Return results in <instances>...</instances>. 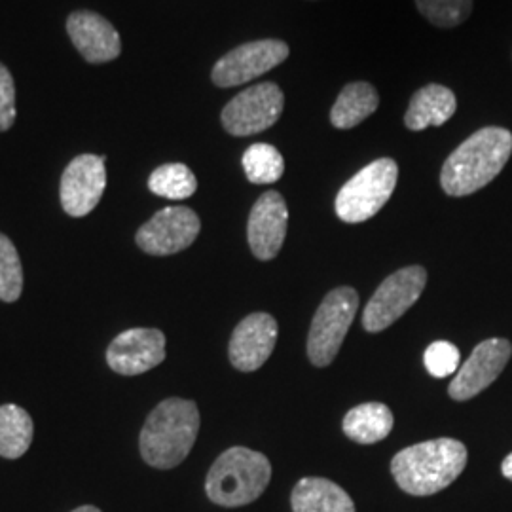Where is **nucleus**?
Listing matches in <instances>:
<instances>
[{
  "label": "nucleus",
  "mask_w": 512,
  "mask_h": 512,
  "mask_svg": "<svg viewBox=\"0 0 512 512\" xmlns=\"http://www.w3.org/2000/svg\"><path fill=\"white\" fill-rule=\"evenodd\" d=\"M103 156L82 154L67 165L61 177V205L71 217L90 215L101 202L107 188V169Z\"/></svg>",
  "instance_id": "11"
},
{
  "label": "nucleus",
  "mask_w": 512,
  "mask_h": 512,
  "mask_svg": "<svg viewBox=\"0 0 512 512\" xmlns=\"http://www.w3.org/2000/svg\"><path fill=\"white\" fill-rule=\"evenodd\" d=\"M511 154L509 129H478L448 156L440 171V186L452 198L471 196L494 181Z\"/></svg>",
  "instance_id": "1"
},
{
  "label": "nucleus",
  "mask_w": 512,
  "mask_h": 512,
  "mask_svg": "<svg viewBox=\"0 0 512 512\" xmlns=\"http://www.w3.org/2000/svg\"><path fill=\"white\" fill-rule=\"evenodd\" d=\"M380 107V95L368 82H351L338 95L330 110V122L338 129H351L365 122Z\"/></svg>",
  "instance_id": "19"
},
{
  "label": "nucleus",
  "mask_w": 512,
  "mask_h": 512,
  "mask_svg": "<svg viewBox=\"0 0 512 512\" xmlns=\"http://www.w3.org/2000/svg\"><path fill=\"white\" fill-rule=\"evenodd\" d=\"M165 336L158 329H129L118 334L107 349V363L122 376H139L162 365Z\"/></svg>",
  "instance_id": "13"
},
{
  "label": "nucleus",
  "mask_w": 512,
  "mask_h": 512,
  "mask_svg": "<svg viewBox=\"0 0 512 512\" xmlns=\"http://www.w3.org/2000/svg\"><path fill=\"white\" fill-rule=\"evenodd\" d=\"M241 164L247 179L253 184L279 181L285 171V160L277 148L268 143H256L245 150Z\"/></svg>",
  "instance_id": "23"
},
{
  "label": "nucleus",
  "mask_w": 512,
  "mask_h": 512,
  "mask_svg": "<svg viewBox=\"0 0 512 512\" xmlns=\"http://www.w3.org/2000/svg\"><path fill=\"white\" fill-rule=\"evenodd\" d=\"M289 226V209L283 196L275 190L262 194L256 200L249 224L247 238L251 251L258 260H272L281 251Z\"/></svg>",
  "instance_id": "14"
},
{
  "label": "nucleus",
  "mask_w": 512,
  "mask_h": 512,
  "mask_svg": "<svg viewBox=\"0 0 512 512\" xmlns=\"http://www.w3.org/2000/svg\"><path fill=\"white\" fill-rule=\"evenodd\" d=\"M421 16L440 29H454L473 14V0H416Z\"/></svg>",
  "instance_id": "24"
},
{
  "label": "nucleus",
  "mask_w": 512,
  "mask_h": 512,
  "mask_svg": "<svg viewBox=\"0 0 512 512\" xmlns=\"http://www.w3.org/2000/svg\"><path fill=\"white\" fill-rule=\"evenodd\" d=\"M200 217L188 207H165L137 232V245L154 256H167L188 249L200 236Z\"/></svg>",
  "instance_id": "10"
},
{
  "label": "nucleus",
  "mask_w": 512,
  "mask_h": 512,
  "mask_svg": "<svg viewBox=\"0 0 512 512\" xmlns=\"http://www.w3.org/2000/svg\"><path fill=\"white\" fill-rule=\"evenodd\" d=\"M289 57V46L283 40H255L241 44L220 57L211 78L219 88H236L268 73Z\"/></svg>",
  "instance_id": "9"
},
{
  "label": "nucleus",
  "mask_w": 512,
  "mask_h": 512,
  "mask_svg": "<svg viewBox=\"0 0 512 512\" xmlns=\"http://www.w3.org/2000/svg\"><path fill=\"white\" fill-rule=\"evenodd\" d=\"M200 433V410L194 401L167 399L158 404L141 431V456L154 469H173L188 458Z\"/></svg>",
  "instance_id": "3"
},
{
  "label": "nucleus",
  "mask_w": 512,
  "mask_h": 512,
  "mask_svg": "<svg viewBox=\"0 0 512 512\" xmlns=\"http://www.w3.org/2000/svg\"><path fill=\"white\" fill-rule=\"evenodd\" d=\"M467 465V448L454 439L420 442L401 450L391 461V475L410 495L439 494L458 480Z\"/></svg>",
  "instance_id": "2"
},
{
  "label": "nucleus",
  "mask_w": 512,
  "mask_h": 512,
  "mask_svg": "<svg viewBox=\"0 0 512 512\" xmlns=\"http://www.w3.org/2000/svg\"><path fill=\"white\" fill-rule=\"evenodd\" d=\"M272 480V465L260 452L234 446L220 454L205 478V494L220 507L236 509L256 501Z\"/></svg>",
  "instance_id": "4"
},
{
  "label": "nucleus",
  "mask_w": 512,
  "mask_h": 512,
  "mask_svg": "<svg viewBox=\"0 0 512 512\" xmlns=\"http://www.w3.org/2000/svg\"><path fill=\"white\" fill-rule=\"evenodd\" d=\"M33 420L18 404L0 406V458L19 459L33 442Z\"/></svg>",
  "instance_id": "21"
},
{
  "label": "nucleus",
  "mask_w": 512,
  "mask_h": 512,
  "mask_svg": "<svg viewBox=\"0 0 512 512\" xmlns=\"http://www.w3.org/2000/svg\"><path fill=\"white\" fill-rule=\"evenodd\" d=\"M512 355V346L505 338H490L476 346L450 382L448 393L454 401H469L488 389L505 370Z\"/></svg>",
  "instance_id": "12"
},
{
  "label": "nucleus",
  "mask_w": 512,
  "mask_h": 512,
  "mask_svg": "<svg viewBox=\"0 0 512 512\" xmlns=\"http://www.w3.org/2000/svg\"><path fill=\"white\" fill-rule=\"evenodd\" d=\"M399 179V165L391 158H380L363 167L344 184L336 196V215L349 224L372 219L393 196Z\"/></svg>",
  "instance_id": "5"
},
{
  "label": "nucleus",
  "mask_w": 512,
  "mask_h": 512,
  "mask_svg": "<svg viewBox=\"0 0 512 512\" xmlns=\"http://www.w3.org/2000/svg\"><path fill=\"white\" fill-rule=\"evenodd\" d=\"M16 122V86L10 71L0 63V131L12 128Z\"/></svg>",
  "instance_id": "27"
},
{
  "label": "nucleus",
  "mask_w": 512,
  "mask_h": 512,
  "mask_svg": "<svg viewBox=\"0 0 512 512\" xmlns=\"http://www.w3.org/2000/svg\"><path fill=\"white\" fill-rule=\"evenodd\" d=\"M501 473H503L505 478L512 480V454H509L507 458L503 459V463H501Z\"/></svg>",
  "instance_id": "28"
},
{
  "label": "nucleus",
  "mask_w": 512,
  "mask_h": 512,
  "mask_svg": "<svg viewBox=\"0 0 512 512\" xmlns=\"http://www.w3.org/2000/svg\"><path fill=\"white\" fill-rule=\"evenodd\" d=\"M291 505L293 512H355V503L348 492L321 476L298 480L291 494Z\"/></svg>",
  "instance_id": "18"
},
{
  "label": "nucleus",
  "mask_w": 512,
  "mask_h": 512,
  "mask_svg": "<svg viewBox=\"0 0 512 512\" xmlns=\"http://www.w3.org/2000/svg\"><path fill=\"white\" fill-rule=\"evenodd\" d=\"M285 105V95L274 82H262L238 93L222 110V126L234 137H249L272 128Z\"/></svg>",
  "instance_id": "8"
},
{
  "label": "nucleus",
  "mask_w": 512,
  "mask_h": 512,
  "mask_svg": "<svg viewBox=\"0 0 512 512\" xmlns=\"http://www.w3.org/2000/svg\"><path fill=\"white\" fill-rule=\"evenodd\" d=\"M277 342V321L268 313H253L239 323L230 346L228 355L232 365L241 372H255L264 365Z\"/></svg>",
  "instance_id": "15"
},
{
  "label": "nucleus",
  "mask_w": 512,
  "mask_h": 512,
  "mask_svg": "<svg viewBox=\"0 0 512 512\" xmlns=\"http://www.w3.org/2000/svg\"><path fill=\"white\" fill-rule=\"evenodd\" d=\"M459 349L450 344V342H433L425 355H423V361L427 366V372L433 376V378H446L454 372H458L459 366Z\"/></svg>",
  "instance_id": "26"
},
{
  "label": "nucleus",
  "mask_w": 512,
  "mask_h": 512,
  "mask_svg": "<svg viewBox=\"0 0 512 512\" xmlns=\"http://www.w3.org/2000/svg\"><path fill=\"white\" fill-rule=\"evenodd\" d=\"M427 285V272L421 266H408L389 275L370 298L363 313L366 332H382L410 310Z\"/></svg>",
  "instance_id": "7"
},
{
  "label": "nucleus",
  "mask_w": 512,
  "mask_h": 512,
  "mask_svg": "<svg viewBox=\"0 0 512 512\" xmlns=\"http://www.w3.org/2000/svg\"><path fill=\"white\" fill-rule=\"evenodd\" d=\"M393 414L382 403H365L351 408L344 418V433L359 444H376L393 429Z\"/></svg>",
  "instance_id": "20"
},
{
  "label": "nucleus",
  "mask_w": 512,
  "mask_h": 512,
  "mask_svg": "<svg viewBox=\"0 0 512 512\" xmlns=\"http://www.w3.org/2000/svg\"><path fill=\"white\" fill-rule=\"evenodd\" d=\"M23 291V268L14 243L0 234V300L16 302Z\"/></svg>",
  "instance_id": "25"
},
{
  "label": "nucleus",
  "mask_w": 512,
  "mask_h": 512,
  "mask_svg": "<svg viewBox=\"0 0 512 512\" xmlns=\"http://www.w3.org/2000/svg\"><path fill=\"white\" fill-rule=\"evenodd\" d=\"M152 194L167 200H186L198 190L196 175L184 164H165L154 169L148 179Z\"/></svg>",
  "instance_id": "22"
},
{
  "label": "nucleus",
  "mask_w": 512,
  "mask_h": 512,
  "mask_svg": "<svg viewBox=\"0 0 512 512\" xmlns=\"http://www.w3.org/2000/svg\"><path fill=\"white\" fill-rule=\"evenodd\" d=\"M359 308V294L351 287L330 291L315 311L308 338V357L319 368L329 366L348 336Z\"/></svg>",
  "instance_id": "6"
},
{
  "label": "nucleus",
  "mask_w": 512,
  "mask_h": 512,
  "mask_svg": "<svg viewBox=\"0 0 512 512\" xmlns=\"http://www.w3.org/2000/svg\"><path fill=\"white\" fill-rule=\"evenodd\" d=\"M67 33L76 50L90 63H109L122 52V40L109 19L93 12H74Z\"/></svg>",
  "instance_id": "16"
},
{
  "label": "nucleus",
  "mask_w": 512,
  "mask_h": 512,
  "mask_svg": "<svg viewBox=\"0 0 512 512\" xmlns=\"http://www.w3.org/2000/svg\"><path fill=\"white\" fill-rule=\"evenodd\" d=\"M73 512H101L97 507H93V505H82V507H78V509H74Z\"/></svg>",
  "instance_id": "29"
},
{
  "label": "nucleus",
  "mask_w": 512,
  "mask_h": 512,
  "mask_svg": "<svg viewBox=\"0 0 512 512\" xmlns=\"http://www.w3.org/2000/svg\"><path fill=\"white\" fill-rule=\"evenodd\" d=\"M456 109L458 99L452 90L440 84H427L412 95L404 124L412 131L442 126L456 114Z\"/></svg>",
  "instance_id": "17"
}]
</instances>
